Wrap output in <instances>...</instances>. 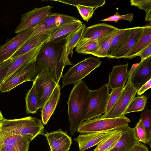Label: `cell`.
I'll return each instance as SVG.
<instances>
[{
    "label": "cell",
    "instance_id": "6da1fadb",
    "mask_svg": "<svg viewBox=\"0 0 151 151\" xmlns=\"http://www.w3.org/2000/svg\"><path fill=\"white\" fill-rule=\"evenodd\" d=\"M61 41L58 42L48 41L42 45L36 58L35 71L30 81L33 82L40 72L47 68L54 81L56 84H58L63 76L64 68L60 62L64 44H61Z\"/></svg>",
    "mask_w": 151,
    "mask_h": 151
},
{
    "label": "cell",
    "instance_id": "7a4b0ae2",
    "mask_svg": "<svg viewBox=\"0 0 151 151\" xmlns=\"http://www.w3.org/2000/svg\"><path fill=\"white\" fill-rule=\"evenodd\" d=\"M90 90L85 82L81 80L75 84L71 91L67 104L72 136L83 122V112Z\"/></svg>",
    "mask_w": 151,
    "mask_h": 151
},
{
    "label": "cell",
    "instance_id": "3957f363",
    "mask_svg": "<svg viewBox=\"0 0 151 151\" xmlns=\"http://www.w3.org/2000/svg\"><path fill=\"white\" fill-rule=\"evenodd\" d=\"M0 128L9 134L22 136L31 141L37 135L43 134L44 130L41 120L30 116L17 119H4Z\"/></svg>",
    "mask_w": 151,
    "mask_h": 151
},
{
    "label": "cell",
    "instance_id": "277c9868",
    "mask_svg": "<svg viewBox=\"0 0 151 151\" xmlns=\"http://www.w3.org/2000/svg\"><path fill=\"white\" fill-rule=\"evenodd\" d=\"M130 122L125 115L111 118L98 117L83 121L78 132L83 134L122 130L128 126Z\"/></svg>",
    "mask_w": 151,
    "mask_h": 151
},
{
    "label": "cell",
    "instance_id": "5b68a950",
    "mask_svg": "<svg viewBox=\"0 0 151 151\" xmlns=\"http://www.w3.org/2000/svg\"><path fill=\"white\" fill-rule=\"evenodd\" d=\"M106 83L95 90H90L83 110V122L99 117L105 113L109 97Z\"/></svg>",
    "mask_w": 151,
    "mask_h": 151
},
{
    "label": "cell",
    "instance_id": "8992f818",
    "mask_svg": "<svg viewBox=\"0 0 151 151\" xmlns=\"http://www.w3.org/2000/svg\"><path fill=\"white\" fill-rule=\"evenodd\" d=\"M101 63L99 58L94 57H90L79 62L70 68L63 76L61 88L67 85L76 84L99 67Z\"/></svg>",
    "mask_w": 151,
    "mask_h": 151
},
{
    "label": "cell",
    "instance_id": "52a82bcc",
    "mask_svg": "<svg viewBox=\"0 0 151 151\" xmlns=\"http://www.w3.org/2000/svg\"><path fill=\"white\" fill-rule=\"evenodd\" d=\"M138 90L131 84L128 75V81L123 88L117 101L106 114L101 116L102 118L118 117L123 115L132 99L135 97Z\"/></svg>",
    "mask_w": 151,
    "mask_h": 151
},
{
    "label": "cell",
    "instance_id": "ba28073f",
    "mask_svg": "<svg viewBox=\"0 0 151 151\" xmlns=\"http://www.w3.org/2000/svg\"><path fill=\"white\" fill-rule=\"evenodd\" d=\"M50 6L35 8L22 15L21 22L16 28L15 33H19L27 29H34L51 13Z\"/></svg>",
    "mask_w": 151,
    "mask_h": 151
},
{
    "label": "cell",
    "instance_id": "9c48e42d",
    "mask_svg": "<svg viewBox=\"0 0 151 151\" xmlns=\"http://www.w3.org/2000/svg\"><path fill=\"white\" fill-rule=\"evenodd\" d=\"M33 82L35 83L39 109L42 107L58 84L53 80L47 68L40 72Z\"/></svg>",
    "mask_w": 151,
    "mask_h": 151
},
{
    "label": "cell",
    "instance_id": "30bf717a",
    "mask_svg": "<svg viewBox=\"0 0 151 151\" xmlns=\"http://www.w3.org/2000/svg\"><path fill=\"white\" fill-rule=\"evenodd\" d=\"M35 60L17 70L5 79L0 86V91L3 93L8 92L24 82L30 81L35 71Z\"/></svg>",
    "mask_w": 151,
    "mask_h": 151
},
{
    "label": "cell",
    "instance_id": "8fae6325",
    "mask_svg": "<svg viewBox=\"0 0 151 151\" xmlns=\"http://www.w3.org/2000/svg\"><path fill=\"white\" fill-rule=\"evenodd\" d=\"M34 29L24 30L0 46V64L9 59L31 37Z\"/></svg>",
    "mask_w": 151,
    "mask_h": 151
},
{
    "label": "cell",
    "instance_id": "7c38bea8",
    "mask_svg": "<svg viewBox=\"0 0 151 151\" xmlns=\"http://www.w3.org/2000/svg\"><path fill=\"white\" fill-rule=\"evenodd\" d=\"M132 85L138 90L151 79V57L141 61L136 66L133 65L128 72Z\"/></svg>",
    "mask_w": 151,
    "mask_h": 151
},
{
    "label": "cell",
    "instance_id": "4fadbf2b",
    "mask_svg": "<svg viewBox=\"0 0 151 151\" xmlns=\"http://www.w3.org/2000/svg\"><path fill=\"white\" fill-rule=\"evenodd\" d=\"M31 141L27 137L9 135L1 130L0 151H28Z\"/></svg>",
    "mask_w": 151,
    "mask_h": 151
},
{
    "label": "cell",
    "instance_id": "5bb4252c",
    "mask_svg": "<svg viewBox=\"0 0 151 151\" xmlns=\"http://www.w3.org/2000/svg\"><path fill=\"white\" fill-rule=\"evenodd\" d=\"M86 27V24H83L65 39L60 59V63L64 67L73 65L69 59V55L70 54L72 57L74 48L80 40Z\"/></svg>",
    "mask_w": 151,
    "mask_h": 151
},
{
    "label": "cell",
    "instance_id": "9a60e30c",
    "mask_svg": "<svg viewBox=\"0 0 151 151\" xmlns=\"http://www.w3.org/2000/svg\"><path fill=\"white\" fill-rule=\"evenodd\" d=\"M118 130L83 134L74 139L78 143L79 151H84L94 146H98Z\"/></svg>",
    "mask_w": 151,
    "mask_h": 151
},
{
    "label": "cell",
    "instance_id": "2e32d148",
    "mask_svg": "<svg viewBox=\"0 0 151 151\" xmlns=\"http://www.w3.org/2000/svg\"><path fill=\"white\" fill-rule=\"evenodd\" d=\"M46 137L50 151H68L72 143V139L61 129L44 134Z\"/></svg>",
    "mask_w": 151,
    "mask_h": 151
},
{
    "label": "cell",
    "instance_id": "e0dca14e",
    "mask_svg": "<svg viewBox=\"0 0 151 151\" xmlns=\"http://www.w3.org/2000/svg\"><path fill=\"white\" fill-rule=\"evenodd\" d=\"M128 63L114 66L109 76L107 85L111 90L116 88L122 89L128 78Z\"/></svg>",
    "mask_w": 151,
    "mask_h": 151
},
{
    "label": "cell",
    "instance_id": "ac0fdd59",
    "mask_svg": "<svg viewBox=\"0 0 151 151\" xmlns=\"http://www.w3.org/2000/svg\"><path fill=\"white\" fill-rule=\"evenodd\" d=\"M144 29V26L130 28L129 33L126 40L113 56L112 58H125L127 55L133 48L141 37Z\"/></svg>",
    "mask_w": 151,
    "mask_h": 151
},
{
    "label": "cell",
    "instance_id": "d6986e66",
    "mask_svg": "<svg viewBox=\"0 0 151 151\" xmlns=\"http://www.w3.org/2000/svg\"><path fill=\"white\" fill-rule=\"evenodd\" d=\"M54 30H50L29 38L10 58L14 59L49 41Z\"/></svg>",
    "mask_w": 151,
    "mask_h": 151
},
{
    "label": "cell",
    "instance_id": "ffe728a7",
    "mask_svg": "<svg viewBox=\"0 0 151 151\" xmlns=\"http://www.w3.org/2000/svg\"><path fill=\"white\" fill-rule=\"evenodd\" d=\"M42 44L14 59H11V62L5 80L17 70L35 60Z\"/></svg>",
    "mask_w": 151,
    "mask_h": 151
},
{
    "label": "cell",
    "instance_id": "44dd1931",
    "mask_svg": "<svg viewBox=\"0 0 151 151\" xmlns=\"http://www.w3.org/2000/svg\"><path fill=\"white\" fill-rule=\"evenodd\" d=\"M118 29L117 28L113 26L104 23L92 25L86 28L80 41L95 40L100 36Z\"/></svg>",
    "mask_w": 151,
    "mask_h": 151
},
{
    "label": "cell",
    "instance_id": "7402d4cb",
    "mask_svg": "<svg viewBox=\"0 0 151 151\" xmlns=\"http://www.w3.org/2000/svg\"><path fill=\"white\" fill-rule=\"evenodd\" d=\"M139 142L135 137L133 128L128 126L122 129L119 140L109 151H129Z\"/></svg>",
    "mask_w": 151,
    "mask_h": 151
},
{
    "label": "cell",
    "instance_id": "603a6c76",
    "mask_svg": "<svg viewBox=\"0 0 151 151\" xmlns=\"http://www.w3.org/2000/svg\"><path fill=\"white\" fill-rule=\"evenodd\" d=\"M60 89L58 84L51 94L42 108V120L46 125L55 109L60 99Z\"/></svg>",
    "mask_w": 151,
    "mask_h": 151
},
{
    "label": "cell",
    "instance_id": "cb8c5ba5",
    "mask_svg": "<svg viewBox=\"0 0 151 151\" xmlns=\"http://www.w3.org/2000/svg\"><path fill=\"white\" fill-rule=\"evenodd\" d=\"M79 20L63 25L55 29L51 33L49 42H58L65 39L70 33L83 24Z\"/></svg>",
    "mask_w": 151,
    "mask_h": 151
},
{
    "label": "cell",
    "instance_id": "d4e9b609",
    "mask_svg": "<svg viewBox=\"0 0 151 151\" xmlns=\"http://www.w3.org/2000/svg\"><path fill=\"white\" fill-rule=\"evenodd\" d=\"M151 43V26H144L143 33L136 45L125 58L131 59L136 57L143 50Z\"/></svg>",
    "mask_w": 151,
    "mask_h": 151
},
{
    "label": "cell",
    "instance_id": "484cf974",
    "mask_svg": "<svg viewBox=\"0 0 151 151\" xmlns=\"http://www.w3.org/2000/svg\"><path fill=\"white\" fill-rule=\"evenodd\" d=\"M59 13H51L41 24L35 27L30 38L50 30H54L60 27Z\"/></svg>",
    "mask_w": 151,
    "mask_h": 151
},
{
    "label": "cell",
    "instance_id": "4316f807",
    "mask_svg": "<svg viewBox=\"0 0 151 151\" xmlns=\"http://www.w3.org/2000/svg\"><path fill=\"white\" fill-rule=\"evenodd\" d=\"M118 29L111 32L100 36L97 39L99 45V49L91 55L99 58L107 57L112 37L120 30Z\"/></svg>",
    "mask_w": 151,
    "mask_h": 151
},
{
    "label": "cell",
    "instance_id": "83f0119b",
    "mask_svg": "<svg viewBox=\"0 0 151 151\" xmlns=\"http://www.w3.org/2000/svg\"><path fill=\"white\" fill-rule=\"evenodd\" d=\"M130 28L120 29L112 37L107 53V57L112 58L125 42L129 33Z\"/></svg>",
    "mask_w": 151,
    "mask_h": 151
},
{
    "label": "cell",
    "instance_id": "f1b7e54d",
    "mask_svg": "<svg viewBox=\"0 0 151 151\" xmlns=\"http://www.w3.org/2000/svg\"><path fill=\"white\" fill-rule=\"evenodd\" d=\"M25 99L26 114L36 113L39 109L34 82H33L31 88L29 90L27 93Z\"/></svg>",
    "mask_w": 151,
    "mask_h": 151
},
{
    "label": "cell",
    "instance_id": "f546056e",
    "mask_svg": "<svg viewBox=\"0 0 151 151\" xmlns=\"http://www.w3.org/2000/svg\"><path fill=\"white\" fill-rule=\"evenodd\" d=\"M75 47V51L78 53L91 55L97 51L99 45L97 39L87 41H79Z\"/></svg>",
    "mask_w": 151,
    "mask_h": 151
},
{
    "label": "cell",
    "instance_id": "4dcf8cb0",
    "mask_svg": "<svg viewBox=\"0 0 151 151\" xmlns=\"http://www.w3.org/2000/svg\"><path fill=\"white\" fill-rule=\"evenodd\" d=\"M147 98L145 96L134 97L130 103L124 115L132 112L142 111L144 110L147 104Z\"/></svg>",
    "mask_w": 151,
    "mask_h": 151
},
{
    "label": "cell",
    "instance_id": "1f68e13d",
    "mask_svg": "<svg viewBox=\"0 0 151 151\" xmlns=\"http://www.w3.org/2000/svg\"><path fill=\"white\" fill-rule=\"evenodd\" d=\"M122 129L117 130L107 139L98 145L93 151H110L114 147L119 140L121 135Z\"/></svg>",
    "mask_w": 151,
    "mask_h": 151
},
{
    "label": "cell",
    "instance_id": "d6a6232c",
    "mask_svg": "<svg viewBox=\"0 0 151 151\" xmlns=\"http://www.w3.org/2000/svg\"><path fill=\"white\" fill-rule=\"evenodd\" d=\"M65 4L76 6L82 5L91 6L96 8L104 5L105 0H55Z\"/></svg>",
    "mask_w": 151,
    "mask_h": 151
},
{
    "label": "cell",
    "instance_id": "836d02e7",
    "mask_svg": "<svg viewBox=\"0 0 151 151\" xmlns=\"http://www.w3.org/2000/svg\"><path fill=\"white\" fill-rule=\"evenodd\" d=\"M141 119L144 127L146 139L150 146L151 145V111L148 109H144L140 115Z\"/></svg>",
    "mask_w": 151,
    "mask_h": 151
},
{
    "label": "cell",
    "instance_id": "e575fe53",
    "mask_svg": "<svg viewBox=\"0 0 151 151\" xmlns=\"http://www.w3.org/2000/svg\"><path fill=\"white\" fill-rule=\"evenodd\" d=\"M133 129L135 137L138 142L148 144L146 139L145 130L140 119Z\"/></svg>",
    "mask_w": 151,
    "mask_h": 151
},
{
    "label": "cell",
    "instance_id": "d590c367",
    "mask_svg": "<svg viewBox=\"0 0 151 151\" xmlns=\"http://www.w3.org/2000/svg\"><path fill=\"white\" fill-rule=\"evenodd\" d=\"M122 89L116 88L111 90L109 95L106 111L104 114H107L114 105L119 98Z\"/></svg>",
    "mask_w": 151,
    "mask_h": 151
},
{
    "label": "cell",
    "instance_id": "8d00e7d4",
    "mask_svg": "<svg viewBox=\"0 0 151 151\" xmlns=\"http://www.w3.org/2000/svg\"><path fill=\"white\" fill-rule=\"evenodd\" d=\"M80 15L85 21L88 22L92 17L96 9L86 6L78 5L76 6Z\"/></svg>",
    "mask_w": 151,
    "mask_h": 151
},
{
    "label": "cell",
    "instance_id": "74e56055",
    "mask_svg": "<svg viewBox=\"0 0 151 151\" xmlns=\"http://www.w3.org/2000/svg\"><path fill=\"white\" fill-rule=\"evenodd\" d=\"M133 14L132 13L120 15L119 13L117 12L114 15L104 19L101 20V21L105 22L114 21L115 23H117L118 21L119 20H125L131 22L133 20Z\"/></svg>",
    "mask_w": 151,
    "mask_h": 151
},
{
    "label": "cell",
    "instance_id": "f35d334b",
    "mask_svg": "<svg viewBox=\"0 0 151 151\" xmlns=\"http://www.w3.org/2000/svg\"><path fill=\"white\" fill-rule=\"evenodd\" d=\"M131 6L138 7L144 10L146 12L151 10V0H131L130 1Z\"/></svg>",
    "mask_w": 151,
    "mask_h": 151
},
{
    "label": "cell",
    "instance_id": "ab89813d",
    "mask_svg": "<svg viewBox=\"0 0 151 151\" xmlns=\"http://www.w3.org/2000/svg\"><path fill=\"white\" fill-rule=\"evenodd\" d=\"M11 61L9 59L0 64V86L5 80Z\"/></svg>",
    "mask_w": 151,
    "mask_h": 151
},
{
    "label": "cell",
    "instance_id": "60d3db41",
    "mask_svg": "<svg viewBox=\"0 0 151 151\" xmlns=\"http://www.w3.org/2000/svg\"><path fill=\"white\" fill-rule=\"evenodd\" d=\"M139 56L142 61L147 58L151 57V43L139 53L137 56Z\"/></svg>",
    "mask_w": 151,
    "mask_h": 151
},
{
    "label": "cell",
    "instance_id": "b9f144b4",
    "mask_svg": "<svg viewBox=\"0 0 151 151\" xmlns=\"http://www.w3.org/2000/svg\"><path fill=\"white\" fill-rule=\"evenodd\" d=\"M151 87V79L143 84L137 91V96L143 94L146 91Z\"/></svg>",
    "mask_w": 151,
    "mask_h": 151
},
{
    "label": "cell",
    "instance_id": "7bdbcfd3",
    "mask_svg": "<svg viewBox=\"0 0 151 151\" xmlns=\"http://www.w3.org/2000/svg\"><path fill=\"white\" fill-rule=\"evenodd\" d=\"M129 151H149L144 145L139 142L136 144Z\"/></svg>",
    "mask_w": 151,
    "mask_h": 151
},
{
    "label": "cell",
    "instance_id": "ee69618b",
    "mask_svg": "<svg viewBox=\"0 0 151 151\" xmlns=\"http://www.w3.org/2000/svg\"><path fill=\"white\" fill-rule=\"evenodd\" d=\"M151 10L146 13L145 16V21L151 22Z\"/></svg>",
    "mask_w": 151,
    "mask_h": 151
},
{
    "label": "cell",
    "instance_id": "f6af8a7d",
    "mask_svg": "<svg viewBox=\"0 0 151 151\" xmlns=\"http://www.w3.org/2000/svg\"><path fill=\"white\" fill-rule=\"evenodd\" d=\"M4 119V118L3 117L0 111V127L1 126Z\"/></svg>",
    "mask_w": 151,
    "mask_h": 151
},
{
    "label": "cell",
    "instance_id": "bcb514c9",
    "mask_svg": "<svg viewBox=\"0 0 151 151\" xmlns=\"http://www.w3.org/2000/svg\"><path fill=\"white\" fill-rule=\"evenodd\" d=\"M1 147V146H0V150Z\"/></svg>",
    "mask_w": 151,
    "mask_h": 151
},
{
    "label": "cell",
    "instance_id": "7dc6e473",
    "mask_svg": "<svg viewBox=\"0 0 151 151\" xmlns=\"http://www.w3.org/2000/svg\"><path fill=\"white\" fill-rule=\"evenodd\" d=\"M0 131H1V129H0Z\"/></svg>",
    "mask_w": 151,
    "mask_h": 151
}]
</instances>
